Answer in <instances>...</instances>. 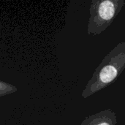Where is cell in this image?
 <instances>
[{
	"label": "cell",
	"instance_id": "obj_1",
	"mask_svg": "<svg viewBox=\"0 0 125 125\" xmlns=\"http://www.w3.org/2000/svg\"><path fill=\"white\" fill-rule=\"evenodd\" d=\"M125 69V41H123L117 44L95 69L83 92V97L87 98L108 87L116 81Z\"/></svg>",
	"mask_w": 125,
	"mask_h": 125
},
{
	"label": "cell",
	"instance_id": "obj_2",
	"mask_svg": "<svg viewBox=\"0 0 125 125\" xmlns=\"http://www.w3.org/2000/svg\"><path fill=\"white\" fill-rule=\"evenodd\" d=\"M125 3L124 0H92L88 34L99 35L105 31L121 12Z\"/></svg>",
	"mask_w": 125,
	"mask_h": 125
},
{
	"label": "cell",
	"instance_id": "obj_3",
	"mask_svg": "<svg viewBox=\"0 0 125 125\" xmlns=\"http://www.w3.org/2000/svg\"><path fill=\"white\" fill-rule=\"evenodd\" d=\"M116 113L111 109H106L89 116L81 125H116Z\"/></svg>",
	"mask_w": 125,
	"mask_h": 125
}]
</instances>
